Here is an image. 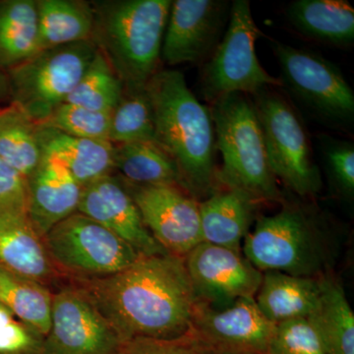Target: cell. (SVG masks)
Wrapping results in <instances>:
<instances>
[{"label":"cell","instance_id":"obj_20","mask_svg":"<svg viewBox=\"0 0 354 354\" xmlns=\"http://www.w3.org/2000/svg\"><path fill=\"white\" fill-rule=\"evenodd\" d=\"M256 201L241 191L228 189L212 193L200 203V223L203 242L241 252L252 223Z\"/></svg>","mask_w":354,"mask_h":354},{"label":"cell","instance_id":"obj_15","mask_svg":"<svg viewBox=\"0 0 354 354\" xmlns=\"http://www.w3.org/2000/svg\"><path fill=\"white\" fill-rule=\"evenodd\" d=\"M230 10L223 0L172 1L160 57L171 66L204 62L220 43Z\"/></svg>","mask_w":354,"mask_h":354},{"label":"cell","instance_id":"obj_2","mask_svg":"<svg viewBox=\"0 0 354 354\" xmlns=\"http://www.w3.org/2000/svg\"><path fill=\"white\" fill-rule=\"evenodd\" d=\"M156 143L178 167L184 189L193 196L215 192L216 138L209 108L188 88L181 72L158 70L147 84Z\"/></svg>","mask_w":354,"mask_h":354},{"label":"cell","instance_id":"obj_19","mask_svg":"<svg viewBox=\"0 0 354 354\" xmlns=\"http://www.w3.org/2000/svg\"><path fill=\"white\" fill-rule=\"evenodd\" d=\"M41 156L55 158L82 186L111 174L114 146L106 140L78 138L37 124Z\"/></svg>","mask_w":354,"mask_h":354},{"label":"cell","instance_id":"obj_11","mask_svg":"<svg viewBox=\"0 0 354 354\" xmlns=\"http://www.w3.org/2000/svg\"><path fill=\"white\" fill-rule=\"evenodd\" d=\"M122 344L82 290L65 281L58 286L41 354H118Z\"/></svg>","mask_w":354,"mask_h":354},{"label":"cell","instance_id":"obj_31","mask_svg":"<svg viewBox=\"0 0 354 354\" xmlns=\"http://www.w3.org/2000/svg\"><path fill=\"white\" fill-rule=\"evenodd\" d=\"M39 124L78 138L109 141L111 113L91 111L64 102Z\"/></svg>","mask_w":354,"mask_h":354},{"label":"cell","instance_id":"obj_7","mask_svg":"<svg viewBox=\"0 0 354 354\" xmlns=\"http://www.w3.org/2000/svg\"><path fill=\"white\" fill-rule=\"evenodd\" d=\"M260 36L250 2L234 0L225 37L203 68L200 84L206 100L212 102L234 93L254 95L281 86V81L268 73L258 59L255 44Z\"/></svg>","mask_w":354,"mask_h":354},{"label":"cell","instance_id":"obj_17","mask_svg":"<svg viewBox=\"0 0 354 354\" xmlns=\"http://www.w3.org/2000/svg\"><path fill=\"white\" fill-rule=\"evenodd\" d=\"M26 181L28 218L41 239L78 211L83 186L55 158L41 156Z\"/></svg>","mask_w":354,"mask_h":354},{"label":"cell","instance_id":"obj_18","mask_svg":"<svg viewBox=\"0 0 354 354\" xmlns=\"http://www.w3.org/2000/svg\"><path fill=\"white\" fill-rule=\"evenodd\" d=\"M0 265L50 288L64 281L27 214H0Z\"/></svg>","mask_w":354,"mask_h":354},{"label":"cell","instance_id":"obj_36","mask_svg":"<svg viewBox=\"0 0 354 354\" xmlns=\"http://www.w3.org/2000/svg\"><path fill=\"white\" fill-rule=\"evenodd\" d=\"M44 339V335L14 320L0 329V354H41Z\"/></svg>","mask_w":354,"mask_h":354},{"label":"cell","instance_id":"obj_32","mask_svg":"<svg viewBox=\"0 0 354 354\" xmlns=\"http://www.w3.org/2000/svg\"><path fill=\"white\" fill-rule=\"evenodd\" d=\"M269 354H326L320 337L307 318L277 324Z\"/></svg>","mask_w":354,"mask_h":354},{"label":"cell","instance_id":"obj_29","mask_svg":"<svg viewBox=\"0 0 354 354\" xmlns=\"http://www.w3.org/2000/svg\"><path fill=\"white\" fill-rule=\"evenodd\" d=\"M109 141L113 145L134 142H155L152 104L147 86L123 91L122 97L111 113Z\"/></svg>","mask_w":354,"mask_h":354},{"label":"cell","instance_id":"obj_8","mask_svg":"<svg viewBox=\"0 0 354 354\" xmlns=\"http://www.w3.org/2000/svg\"><path fill=\"white\" fill-rule=\"evenodd\" d=\"M268 90L254 94L252 102L272 174L300 196L316 194L322 180L304 124L281 95Z\"/></svg>","mask_w":354,"mask_h":354},{"label":"cell","instance_id":"obj_25","mask_svg":"<svg viewBox=\"0 0 354 354\" xmlns=\"http://www.w3.org/2000/svg\"><path fill=\"white\" fill-rule=\"evenodd\" d=\"M318 305L307 320L313 326L326 354H354V314L341 286L320 281Z\"/></svg>","mask_w":354,"mask_h":354},{"label":"cell","instance_id":"obj_9","mask_svg":"<svg viewBox=\"0 0 354 354\" xmlns=\"http://www.w3.org/2000/svg\"><path fill=\"white\" fill-rule=\"evenodd\" d=\"M281 86L321 120L339 127L354 120V93L341 69L312 51L272 41Z\"/></svg>","mask_w":354,"mask_h":354},{"label":"cell","instance_id":"obj_12","mask_svg":"<svg viewBox=\"0 0 354 354\" xmlns=\"http://www.w3.org/2000/svg\"><path fill=\"white\" fill-rule=\"evenodd\" d=\"M276 325L255 298H242L221 308L200 301L190 332L214 354H269Z\"/></svg>","mask_w":354,"mask_h":354},{"label":"cell","instance_id":"obj_4","mask_svg":"<svg viewBox=\"0 0 354 354\" xmlns=\"http://www.w3.org/2000/svg\"><path fill=\"white\" fill-rule=\"evenodd\" d=\"M216 148L223 158L216 179L254 201H278L276 177L268 160L255 108L247 95L234 93L212 102Z\"/></svg>","mask_w":354,"mask_h":354},{"label":"cell","instance_id":"obj_5","mask_svg":"<svg viewBox=\"0 0 354 354\" xmlns=\"http://www.w3.org/2000/svg\"><path fill=\"white\" fill-rule=\"evenodd\" d=\"M97 51L92 39L39 50L8 70L12 104L43 122L66 102Z\"/></svg>","mask_w":354,"mask_h":354},{"label":"cell","instance_id":"obj_16","mask_svg":"<svg viewBox=\"0 0 354 354\" xmlns=\"http://www.w3.org/2000/svg\"><path fill=\"white\" fill-rule=\"evenodd\" d=\"M78 213L127 242L142 257L167 255L150 234L124 183L109 174L83 186Z\"/></svg>","mask_w":354,"mask_h":354},{"label":"cell","instance_id":"obj_23","mask_svg":"<svg viewBox=\"0 0 354 354\" xmlns=\"http://www.w3.org/2000/svg\"><path fill=\"white\" fill-rule=\"evenodd\" d=\"M39 50L92 39L95 16L91 2L39 0Z\"/></svg>","mask_w":354,"mask_h":354},{"label":"cell","instance_id":"obj_33","mask_svg":"<svg viewBox=\"0 0 354 354\" xmlns=\"http://www.w3.org/2000/svg\"><path fill=\"white\" fill-rule=\"evenodd\" d=\"M320 151L324 162L342 194L353 198L354 194V146L351 142L320 137Z\"/></svg>","mask_w":354,"mask_h":354},{"label":"cell","instance_id":"obj_22","mask_svg":"<svg viewBox=\"0 0 354 354\" xmlns=\"http://www.w3.org/2000/svg\"><path fill=\"white\" fill-rule=\"evenodd\" d=\"M300 34L337 46L354 41V9L346 0H295L286 10Z\"/></svg>","mask_w":354,"mask_h":354},{"label":"cell","instance_id":"obj_14","mask_svg":"<svg viewBox=\"0 0 354 354\" xmlns=\"http://www.w3.org/2000/svg\"><path fill=\"white\" fill-rule=\"evenodd\" d=\"M186 269L200 301L228 306L242 298H255L263 274L239 251L202 242L185 258Z\"/></svg>","mask_w":354,"mask_h":354},{"label":"cell","instance_id":"obj_37","mask_svg":"<svg viewBox=\"0 0 354 354\" xmlns=\"http://www.w3.org/2000/svg\"><path fill=\"white\" fill-rule=\"evenodd\" d=\"M14 314L4 305L0 304V329L14 321Z\"/></svg>","mask_w":354,"mask_h":354},{"label":"cell","instance_id":"obj_1","mask_svg":"<svg viewBox=\"0 0 354 354\" xmlns=\"http://www.w3.org/2000/svg\"><path fill=\"white\" fill-rule=\"evenodd\" d=\"M64 281L87 295L123 342L183 337L200 302L184 258L171 254L141 257L106 278Z\"/></svg>","mask_w":354,"mask_h":354},{"label":"cell","instance_id":"obj_34","mask_svg":"<svg viewBox=\"0 0 354 354\" xmlns=\"http://www.w3.org/2000/svg\"><path fill=\"white\" fill-rule=\"evenodd\" d=\"M118 354H214L189 332L172 339H133L123 342Z\"/></svg>","mask_w":354,"mask_h":354},{"label":"cell","instance_id":"obj_27","mask_svg":"<svg viewBox=\"0 0 354 354\" xmlns=\"http://www.w3.org/2000/svg\"><path fill=\"white\" fill-rule=\"evenodd\" d=\"M53 291L0 265V304L46 337L50 328Z\"/></svg>","mask_w":354,"mask_h":354},{"label":"cell","instance_id":"obj_10","mask_svg":"<svg viewBox=\"0 0 354 354\" xmlns=\"http://www.w3.org/2000/svg\"><path fill=\"white\" fill-rule=\"evenodd\" d=\"M244 255L259 271L310 278L322 265L315 228L301 209L286 206L258 221L244 239Z\"/></svg>","mask_w":354,"mask_h":354},{"label":"cell","instance_id":"obj_13","mask_svg":"<svg viewBox=\"0 0 354 354\" xmlns=\"http://www.w3.org/2000/svg\"><path fill=\"white\" fill-rule=\"evenodd\" d=\"M124 184L147 230L167 253L185 258L202 243L199 203L187 191L179 186Z\"/></svg>","mask_w":354,"mask_h":354},{"label":"cell","instance_id":"obj_3","mask_svg":"<svg viewBox=\"0 0 354 354\" xmlns=\"http://www.w3.org/2000/svg\"><path fill=\"white\" fill-rule=\"evenodd\" d=\"M171 2H91L95 16L92 41L113 67L125 90L145 88L158 71Z\"/></svg>","mask_w":354,"mask_h":354},{"label":"cell","instance_id":"obj_24","mask_svg":"<svg viewBox=\"0 0 354 354\" xmlns=\"http://www.w3.org/2000/svg\"><path fill=\"white\" fill-rule=\"evenodd\" d=\"M113 146V171L120 174L121 180L133 185H172L184 189L176 162L155 142Z\"/></svg>","mask_w":354,"mask_h":354},{"label":"cell","instance_id":"obj_6","mask_svg":"<svg viewBox=\"0 0 354 354\" xmlns=\"http://www.w3.org/2000/svg\"><path fill=\"white\" fill-rule=\"evenodd\" d=\"M43 241L64 279L106 278L142 257L118 235L78 212L51 228Z\"/></svg>","mask_w":354,"mask_h":354},{"label":"cell","instance_id":"obj_30","mask_svg":"<svg viewBox=\"0 0 354 354\" xmlns=\"http://www.w3.org/2000/svg\"><path fill=\"white\" fill-rule=\"evenodd\" d=\"M124 86L97 50L80 82L67 97L66 104L111 113L122 97Z\"/></svg>","mask_w":354,"mask_h":354},{"label":"cell","instance_id":"obj_28","mask_svg":"<svg viewBox=\"0 0 354 354\" xmlns=\"http://www.w3.org/2000/svg\"><path fill=\"white\" fill-rule=\"evenodd\" d=\"M0 158L25 178L41 160L37 123L14 104L0 109Z\"/></svg>","mask_w":354,"mask_h":354},{"label":"cell","instance_id":"obj_26","mask_svg":"<svg viewBox=\"0 0 354 354\" xmlns=\"http://www.w3.org/2000/svg\"><path fill=\"white\" fill-rule=\"evenodd\" d=\"M38 51L37 1H0V68H13Z\"/></svg>","mask_w":354,"mask_h":354},{"label":"cell","instance_id":"obj_21","mask_svg":"<svg viewBox=\"0 0 354 354\" xmlns=\"http://www.w3.org/2000/svg\"><path fill=\"white\" fill-rule=\"evenodd\" d=\"M320 295V281L285 272H266L255 302L266 318L279 324L308 318L316 309Z\"/></svg>","mask_w":354,"mask_h":354},{"label":"cell","instance_id":"obj_35","mask_svg":"<svg viewBox=\"0 0 354 354\" xmlns=\"http://www.w3.org/2000/svg\"><path fill=\"white\" fill-rule=\"evenodd\" d=\"M27 214V181L0 158V214Z\"/></svg>","mask_w":354,"mask_h":354}]
</instances>
